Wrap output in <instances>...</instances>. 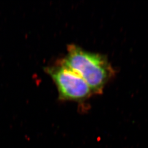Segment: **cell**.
Listing matches in <instances>:
<instances>
[{"mask_svg": "<svg viewBox=\"0 0 148 148\" xmlns=\"http://www.w3.org/2000/svg\"><path fill=\"white\" fill-rule=\"evenodd\" d=\"M61 60L85 80L93 95L102 94L115 75L106 56L87 51L75 44L68 45L66 55Z\"/></svg>", "mask_w": 148, "mask_h": 148, "instance_id": "6da1fadb", "label": "cell"}, {"mask_svg": "<svg viewBox=\"0 0 148 148\" xmlns=\"http://www.w3.org/2000/svg\"><path fill=\"white\" fill-rule=\"evenodd\" d=\"M45 71L56 85L60 101L82 103L93 95L85 80L62 60L46 67Z\"/></svg>", "mask_w": 148, "mask_h": 148, "instance_id": "7a4b0ae2", "label": "cell"}]
</instances>
